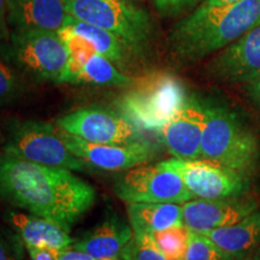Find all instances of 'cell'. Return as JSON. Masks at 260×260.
Segmentation results:
<instances>
[{"instance_id": "34", "label": "cell", "mask_w": 260, "mask_h": 260, "mask_svg": "<svg viewBox=\"0 0 260 260\" xmlns=\"http://www.w3.org/2000/svg\"><path fill=\"white\" fill-rule=\"evenodd\" d=\"M2 141H3V138H2V135H0V144H2Z\"/></svg>"}, {"instance_id": "1", "label": "cell", "mask_w": 260, "mask_h": 260, "mask_svg": "<svg viewBox=\"0 0 260 260\" xmlns=\"http://www.w3.org/2000/svg\"><path fill=\"white\" fill-rule=\"evenodd\" d=\"M0 199L70 229L94 206L96 191L74 171L25 160L0 148Z\"/></svg>"}, {"instance_id": "32", "label": "cell", "mask_w": 260, "mask_h": 260, "mask_svg": "<svg viewBox=\"0 0 260 260\" xmlns=\"http://www.w3.org/2000/svg\"><path fill=\"white\" fill-rule=\"evenodd\" d=\"M243 0H206V3L213 5H222V4H234V3H240Z\"/></svg>"}, {"instance_id": "29", "label": "cell", "mask_w": 260, "mask_h": 260, "mask_svg": "<svg viewBox=\"0 0 260 260\" xmlns=\"http://www.w3.org/2000/svg\"><path fill=\"white\" fill-rule=\"evenodd\" d=\"M8 23V6L6 0H0V45L5 42L10 37V29Z\"/></svg>"}, {"instance_id": "16", "label": "cell", "mask_w": 260, "mask_h": 260, "mask_svg": "<svg viewBox=\"0 0 260 260\" xmlns=\"http://www.w3.org/2000/svg\"><path fill=\"white\" fill-rule=\"evenodd\" d=\"M6 218L11 229L22 239L24 247H44L61 252L73 247L75 242L70 236V229L53 220L21 212H9Z\"/></svg>"}, {"instance_id": "5", "label": "cell", "mask_w": 260, "mask_h": 260, "mask_svg": "<svg viewBox=\"0 0 260 260\" xmlns=\"http://www.w3.org/2000/svg\"><path fill=\"white\" fill-rule=\"evenodd\" d=\"M0 54L24 76L58 82L69 52L56 31L11 30L0 45Z\"/></svg>"}, {"instance_id": "4", "label": "cell", "mask_w": 260, "mask_h": 260, "mask_svg": "<svg viewBox=\"0 0 260 260\" xmlns=\"http://www.w3.org/2000/svg\"><path fill=\"white\" fill-rule=\"evenodd\" d=\"M118 102L119 111L138 128L159 132L188 96L183 83L174 75L154 71L133 81Z\"/></svg>"}, {"instance_id": "23", "label": "cell", "mask_w": 260, "mask_h": 260, "mask_svg": "<svg viewBox=\"0 0 260 260\" xmlns=\"http://www.w3.org/2000/svg\"><path fill=\"white\" fill-rule=\"evenodd\" d=\"M22 75L0 54V109L14 104L23 94Z\"/></svg>"}, {"instance_id": "15", "label": "cell", "mask_w": 260, "mask_h": 260, "mask_svg": "<svg viewBox=\"0 0 260 260\" xmlns=\"http://www.w3.org/2000/svg\"><path fill=\"white\" fill-rule=\"evenodd\" d=\"M12 30L58 31L68 17L65 0H6Z\"/></svg>"}, {"instance_id": "11", "label": "cell", "mask_w": 260, "mask_h": 260, "mask_svg": "<svg viewBox=\"0 0 260 260\" xmlns=\"http://www.w3.org/2000/svg\"><path fill=\"white\" fill-rule=\"evenodd\" d=\"M60 130L65 144L75 155L90 169L105 171H125L147 164L155 158L153 145L146 140L126 144H93Z\"/></svg>"}, {"instance_id": "20", "label": "cell", "mask_w": 260, "mask_h": 260, "mask_svg": "<svg viewBox=\"0 0 260 260\" xmlns=\"http://www.w3.org/2000/svg\"><path fill=\"white\" fill-rule=\"evenodd\" d=\"M64 25L89 41L98 53L106 57L113 63H122L124 60L125 51H128V48L112 32L84 21H80L70 15H68Z\"/></svg>"}, {"instance_id": "31", "label": "cell", "mask_w": 260, "mask_h": 260, "mask_svg": "<svg viewBox=\"0 0 260 260\" xmlns=\"http://www.w3.org/2000/svg\"><path fill=\"white\" fill-rule=\"evenodd\" d=\"M247 84V92H248L249 98L256 106L260 107V75L256 76L254 80L249 81Z\"/></svg>"}, {"instance_id": "30", "label": "cell", "mask_w": 260, "mask_h": 260, "mask_svg": "<svg viewBox=\"0 0 260 260\" xmlns=\"http://www.w3.org/2000/svg\"><path fill=\"white\" fill-rule=\"evenodd\" d=\"M56 260H99L95 259L94 256L89 255L88 253H84L79 249H75L73 247L64 249L57 254Z\"/></svg>"}, {"instance_id": "21", "label": "cell", "mask_w": 260, "mask_h": 260, "mask_svg": "<svg viewBox=\"0 0 260 260\" xmlns=\"http://www.w3.org/2000/svg\"><path fill=\"white\" fill-rule=\"evenodd\" d=\"M133 83L129 76L122 74L113 64L102 54L95 53L83 65L80 74L74 80L73 84H87V86H117L126 87Z\"/></svg>"}, {"instance_id": "13", "label": "cell", "mask_w": 260, "mask_h": 260, "mask_svg": "<svg viewBox=\"0 0 260 260\" xmlns=\"http://www.w3.org/2000/svg\"><path fill=\"white\" fill-rule=\"evenodd\" d=\"M256 201L251 198L191 199L182 204L183 224L190 232L205 234L232 225L256 211Z\"/></svg>"}, {"instance_id": "18", "label": "cell", "mask_w": 260, "mask_h": 260, "mask_svg": "<svg viewBox=\"0 0 260 260\" xmlns=\"http://www.w3.org/2000/svg\"><path fill=\"white\" fill-rule=\"evenodd\" d=\"M235 260H245L260 245V211L248 214L232 225L205 234Z\"/></svg>"}, {"instance_id": "26", "label": "cell", "mask_w": 260, "mask_h": 260, "mask_svg": "<svg viewBox=\"0 0 260 260\" xmlns=\"http://www.w3.org/2000/svg\"><path fill=\"white\" fill-rule=\"evenodd\" d=\"M24 243L14 230L0 226V260H21Z\"/></svg>"}, {"instance_id": "14", "label": "cell", "mask_w": 260, "mask_h": 260, "mask_svg": "<svg viewBox=\"0 0 260 260\" xmlns=\"http://www.w3.org/2000/svg\"><path fill=\"white\" fill-rule=\"evenodd\" d=\"M214 77L230 83H248L260 75V23L222 50L211 61Z\"/></svg>"}, {"instance_id": "12", "label": "cell", "mask_w": 260, "mask_h": 260, "mask_svg": "<svg viewBox=\"0 0 260 260\" xmlns=\"http://www.w3.org/2000/svg\"><path fill=\"white\" fill-rule=\"evenodd\" d=\"M205 123L206 104L190 96L158 134L161 144L175 158L200 159Z\"/></svg>"}, {"instance_id": "17", "label": "cell", "mask_w": 260, "mask_h": 260, "mask_svg": "<svg viewBox=\"0 0 260 260\" xmlns=\"http://www.w3.org/2000/svg\"><path fill=\"white\" fill-rule=\"evenodd\" d=\"M134 235L130 224H126L117 216H111L84 233L82 237L75 240L73 248L79 249L95 259L118 258L132 236Z\"/></svg>"}, {"instance_id": "24", "label": "cell", "mask_w": 260, "mask_h": 260, "mask_svg": "<svg viewBox=\"0 0 260 260\" xmlns=\"http://www.w3.org/2000/svg\"><path fill=\"white\" fill-rule=\"evenodd\" d=\"M122 260H168L152 235L134 234L119 253Z\"/></svg>"}, {"instance_id": "2", "label": "cell", "mask_w": 260, "mask_h": 260, "mask_svg": "<svg viewBox=\"0 0 260 260\" xmlns=\"http://www.w3.org/2000/svg\"><path fill=\"white\" fill-rule=\"evenodd\" d=\"M259 23L260 0L222 5L205 2L172 29L171 52L180 60H200L224 50Z\"/></svg>"}, {"instance_id": "27", "label": "cell", "mask_w": 260, "mask_h": 260, "mask_svg": "<svg viewBox=\"0 0 260 260\" xmlns=\"http://www.w3.org/2000/svg\"><path fill=\"white\" fill-rule=\"evenodd\" d=\"M198 0H153L155 8L164 15H177L195 4Z\"/></svg>"}, {"instance_id": "28", "label": "cell", "mask_w": 260, "mask_h": 260, "mask_svg": "<svg viewBox=\"0 0 260 260\" xmlns=\"http://www.w3.org/2000/svg\"><path fill=\"white\" fill-rule=\"evenodd\" d=\"M28 254L31 260H56L57 254L59 252L53 251L51 248H44V247H25Z\"/></svg>"}, {"instance_id": "7", "label": "cell", "mask_w": 260, "mask_h": 260, "mask_svg": "<svg viewBox=\"0 0 260 260\" xmlns=\"http://www.w3.org/2000/svg\"><path fill=\"white\" fill-rule=\"evenodd\" d=\"M68 14L115 34L128 51L141 53L152 35L145 10L128 0H65Z\"/></svg>"}, {"instance_id": "10", "label": "cell", "mask_w": 260, "mask_h": 260, "mask_svg": "<svg viewBox=\"0 0 260 260\" xmlns=\"http://www.w3.org/2000/svg\"><path fill=\"white\" fill-rule=\"evenodd\" d=\"M56 125L71 135L93 144H126L144 140L138 126L122 111L105 107H86L57 119Z\"/></svg>"}, {"instance_id": "22", "label": "cell", "mask_w": 260, "mask_h": 260, "mask_svg": "<svg viewBox=\"0 0 260 260\" xmlns=\"http://www.w3.org/2000/svg\"><path fill=\"white\" fill-rule=\"evenodd\" d=\"M155 245L168 260H184L190 230L184 225H176L151 234Z\"/></svg>"}, {"instance_id": "6", "label": "cell", "mask_w": 260, "mask_h": 260, "mask_svg": "<svg viewBox=\"0 0 260 260\" xmlns=\"http://www.w3.org/2000/svg\"><path fill=\"white\" fill-rule=\"evenodd\" d=\"M0 148L9 154L47 167L79 172L90 169L70 151L59 128L47 122L34 119L12 121L6 128L4 144Z\"/></svg>"}, {"instance_id": "3", "label": "cell", "mask_w": 260, "mask_h": 260, "mask_svg": "<svg viewBox=\"0 0 260 260\" xmlns=\"http://www.w3.org/2000/svg\"><path fill=\"white\" fill-rule=\"evenodd\" d=\"M206 104V123L201 139V159L218 162L248 176L259 157L254 134L225 106Z\"/></svg>"}, {"instance_id": "33", "label": "cell", "mask_w": 260, "mask_h": 260, "mask_svg": "<svg viewBox=\"0 0 260 260\" xmlns=\"http://www.w3.org/2000/svg\"><path fill=\"white\" fill-rule=\"evenodd\" d=\"M245 260H260V247L256 251L253 253V254H251L248 256V258L245 259Z\"/></svg>"}, {"instance_id": "25", "label": "cell", "mask_w": 260, "mask_h": 260, "mask_svg": "<svg viewBox=\"0 0 260 260\" xmlns=\"http://www.w3.org/2000/svg\"><path fill=\"white\" fill-rule=\"evenodd\" d=\"M184 260H235L210 237L190 232Z\"/></svg>"}, {"instance_id": "19", "label": "cell", "mask_w": 260, "mask_h": 260, "mask_svg": "<svg viewBox=\"0 0 260 260\" xmlns=\"http://www.w3.org/2000/svg\"><path fill=\"white\" fill-rule=\"evenodd\" d=\"M134 234H151L183 225V209L175 203H130L126 206Z\"/></svg>"}, {"instance_id": "8", "label": "cell", "mask_w": 260, "mask_h": 260, "mask_svg": "<svg viewBox=\"0 0 260 260\" xmlns=\"http://www.w3.org/2000/svg\"><path fill=\"white\" fill-rule=\"evenodd\" d=\"M119 199L130 203L184 204L195 199L180 175L159 162L142 164L123 171L113 183Z\"/></svg>"}, {"instance_id": "9", "label": "cell", "mask_w": 260, "mask_h": 260, "mask_svg": "<svg viewBox=\"0 0 260 260\" xmlns=\"http://www.w3.org/2000/svg\"><path fill=\"white\" fill-rule=\"evenodd\" d=\"M165 167L180 175L188 190L197 199H223L242 197L248 189V180L218 162L207 159H169Z\"/></svg>"}]
</instances>
